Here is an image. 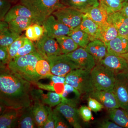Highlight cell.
Segmentation results:
<instances>
[{"instance_id":"6da1fadb","label":"cell","mask_w":128,"mask_h":128,"mask_svg":"<svg viewBox=\"0 0 128 128\" xmlns=\"http://www.w3.org/2000/svg\"><path fill=\"white\" fill-rule=\"evenodd\" d=\"M32 84L9 70L7 65H0V109H20L32 105L33 102Z\"/></svg>"},{"instance_id":"7a4b0ae2","label":"cell","mask_w":128,"mask_h":128,"mask_svg":"<svg viewBox=\"0 0 128 128\" xmlns=\"http://www.w3.org/2000/svg\"><path fill=\"white\" fill-rule=\"evenodd\" d=\"M42 56L38 52L15 58L7 65L9 70L32 83L36 84L40 80L36 72V64Z\"/></svg>"},{"instance_id":"3957f363","label":"cell","mask_w":128,"mask_h":128,"mask_svg":"<svg viewBox=\"0 0 128 128\" xmlns=\"http://www.w3.org/2000/svg\"><path fill=\"white\" fill-rule=\"evenodd\" d=\"M19 3L30 9L36 18L37 23L41 25L53 12L65 6L62 0H20Z\"/></svg>"},{"instance_id":"277c9868","label":"cell","mask_w":128,"mask_h":128,"mask_svg":"<svg viewBox=\"0 0 128 128\" xmlns=\"http://www.w3.org/2000/svg\"><path fill=\"white\" fill-rule=\"evenodd\" d=\"M91 71L82 68L76 69L66 76V83L71 85L81 94H88L94 89Z\"/></svg>"},{"instance_id":"5b68a950","label":"cell","mask_w":128,"mask_h":128,"mask_svg":"<svg viewBox=\"0 0 128 128\" xmlns=\"http://www.w3.org/2000/svg\"><path fill=\"white\" fill-rule=\"evenodd\" d=\"M91 77L94 89L110 90L114 87L116 75L102 64H96L91 71Z\"/></svg>"},{"instance_id":"8992f818","label":"cell","mask_w":128,"mask_h":128,"mask_svg":"<svg viewBox=\"0 0 128 128\" xmlns=\"http://www.w3.org/2000/svg\"><path fill=\"white\" fill-rule=\"evenodd\" d=\"M46 59L50 65L51 73L54 75L66 76L72 70L79 68L66 54L50 56Z\"/></svg>"},{"instance_id":"52a82bcc","label":"cell","mask_w":128,"mask_h":128,"mask_svg":"<svg viewBox=\"0 0 128 128\" xmlns=\"http://www.w3.org/2000/svg\"><path fill=\"white\" fill-rule=\"evenodd\" d=\"M52 14L58 20L72 30L80 26L83 16L80 11L66 6L57 9Z\"/></svg>"},{"instance_id":"ba28073f","label":"cell","mask_w":128,"mask_h":128,"mask_svg":"<svg viewBox=\"0 0 128 128\" xmlns=\"http://www.w3.org/2000/svg\"><path fill=\"white\" fill-rule=\"evenodd\" d=\"M113 90L119 102L120 108L128 112V72L116 75Z\"/></svg>"},{"instance_id":"9c48e42d","label":"cell","mask_w":128,"mask_h":128,"mask_svg":"<svg viewBox=\"0 0 128 128\" xmlns=\"http://www.w3.org/2000/svg\"><path fill=\"white\" fill-rule=\"evenodd\" d=\"M34 45L38 52L45 59L63 54L57 40L49 37L45 32L41 39L36 41Z\"/></svg>"},{"instance_id":"30bf717a","label":"cell","mask_w":128,"mask_h":128,"mask_svg":"<svg viewBox=\"0 0 128 128\" xmlns=\"http://www.w3.org/2000/svg\"><path fill=\"white\" fill-rule=\"evenodd\" d=\"M42 25L48 36L54 38L63 35H68L72 30L58 20L52 14L46 18Z\"/></svg>"},{"instance_id":"8fae6325","label":"cell","mask_w":128,"mask_h":128,"mask_svg":"<svg viewBox=\"0 0 128 128\" xmlns=\"http://www.w3.org/2000/svg\"><path fill=\"white\" fill-rule=\"evenodd\" d=\"M66 55L80 68L91 70L96 65L94 57L84 48L80 47Z\"/></svg>"},{"instance_id":"7c38bea8","label":"cell","mask_w":128,"mask_h":128,"mask_svg":"<svg viewBox=\"0 0 128 128\" xmlns=\"http://www.w3.org/2000/svg\"><path fill=\"white\" fill-rule=\"evenodd\" d=\"M99 63L112 72L116 75L128 72V61L120 56L108 52L105 57Z\"/></svg>"},{"instance_id":"4fadbf2b","label":"cell","mask_w":128,"mask_h":128,"mask_svg":"<svg viewBox=\"0 0 128 128\" xmlns=\"http://www.w3.org/2000/svg\"><path fill=\"white\" fill-rule=\"evenodd\" d=\"M77 104L74 102H61L55 108L64 117L70 124L75 128H82L80 124V117Z\"/></svg>"},{"instance_id":"5bb4252c","label":"cell","mask_w":128,"mask_h":128,"mask_svg":"<svg viewBox=\"0 0 128 128\" xmlns=\"http://www.w3.org/2000/svg\"><path fill=\"white\" fill-rule=\"evenodd\" d=\"M88 96L97 100L108 111L120 108L119 102L113 89L110 90L94 89Z\"/></svg>"},{"instance_id":"9a60e30c","label":"cell","mask_w":128,"mask_h":128,"mask_svg":"<svg viewBox=\"0 0 128 128\" xmlns=\"http://www.w3.org/2000/svg\"><path fill=\"white\" fill-rule=\"evenodd\" d=\"M108 23L117 28L120 36L128 38V17L121 10L108 15Z\"/></svg>"},{"instance_id":"2e32d148","label":"cell","mask_w":128,"mask_h":128,"mask_svg":"<svg viewBox=\"0 0 128 128\" xmlns=\"http://www.w3.org/2000/svg\"><path fill=\"white\" fill-rule=\"evenodd\" d=\"M32 96L36 97L42 103L50 107L55 106L63 102L64 98L62 95L55 92L49 91L47 94L44 93L41 89H33Z\"/></svg>"},{"instance_id":"e0dca14e","label":"cell","mask_w":128,"mask_h":128,"mask_svg":"<svg viewBox=\"0 0 128 128\" xmlns=\"http://www.w3.org/2000/svg\"><path fill=\"white\" fill-rule=\"evenodd\" d=\"M32 111L34 121L38 128H42L47 119L48 110L47 106L37 98L33 96Z\"/></svg>"},{"instance_id":"ac0fdd59","label":"cell","mask_w":128,"mask_h":128,"mask_svg":"<svg viewBox=\"0 0 128 128\" xmlns=\"http://www.w3.org/2000/svg\"><path fill=\"white\" fill-rule=\"evenodd\" d=\"M20 109L11 108L0 109V128H16Z\"/></svg>"},{"instance_id":"d6986e66","label":"cell","mask_w":128,"mask_h":128,"mask_svg":"<svg viewBox=\"0 0 128 128\" xmlns=\"http://www.w3.org/2000/svg\"><path fill=\"white\" fill-rule=\"evenodd\" d=\"M85 49L94 57L96 64L100 63L108 53L105 43L99 39L91 41Z\"/></svg>"},{"instance_id":"ffe728a7","label":"cell","mask_w":128,"mask_h":128,"mask_svg":"<svg viewBox=\"0 0 128 128\" xmlns=\"http://www.w3.org/2000/svg\"><path fill=\"white\" fill-rule=\"evenodd\" d=\"M105 44L108 52L119 56L128 53V38L125 37L118 35Z\"/></svg>"},{"instance_id":"44dd1931","label":"cell","mask_w":128,"mask_h":128,"mask_svg":"<svg viewBox=\"0 0 128 128\" xmlns=\"http://www.w3.org/2000/svg\"><path fill=\"white\" fill-rule=\"evenodd\" d=\"M77 28L86 32L89 36L90 41L100 40L101 34L100 26L84 14L82 22Z\"/></svg>"},{"instance_id":"7402d4cb","label":"cell","mask_w":128,"mask_h":128,"mask_svg":"<svg viewBox=\"0 0 128 128\" xmlns=\"http://www.w3.org/2000/svg\"><path fill=\"white\" fill-rule=\"evenodd\" d=\"M32 105L20 109L16 128H34L37 126L32 111Z\"/></svg>"},{"instance_id":"603a6c76","label":"cell","mask_w":128,"mask_h":128,"mask_svg":"<svg viewBox=\"0 0 128 128\" xmlns=\"http://www.w3.org/2000/svg\"><path fill=\"white\" fill-rule=\"evenodd\" d=\"M12 32L9 24L5 21L0 22V46L8 47L21 36Z\"/></svg>"},{"instance_id":"cb8c5ba5","label":"cell","mask_w":128,"mask_h":128,"mask_svg":"<svg viewBox=\"0 0 128 128\" xmlns=\"http://www.w3.org/2000/svg\"><path fill=\"white\" fill-rule=\"evenodd\" d=\"M81 12L100 26L107 22L108 14L106 11L100 6L89 8Z\"/></svg>"},{"instance_id":"d4e9b609","label":"cell","mask_w":128,"mask_h":128,"mask_svg":"<svg viewBox=\"0 0 128 128\" xmlns=\"http://www.w3.org/2000/svg\"><path fill=\"white\" fill-rule=\"evenodd\" d=\"M18 16L32 18L35 20L37 23L36 18L32 12L27 7L20 3L12 7L5 16L4 20L8 23L13 18Z\"/></svg>"},{"instance_id":"484cf974","label":"cell","mask_w":128,"mask_h":128,"mask_svg":"<svg viewBox=\"0 0 128 128\" xmlns=\"http://www.w3.org/2000/svg\"><path fill=\"white\" fill-rule=\"evenodd\" d=\"M10 30L16 33L21 34L30 25L37 23L36 21L32 18L22 16H18L13 18L8 22Z\"/></svg>"},{"instance_id":"4316f807","label":"cell","mask_w":128,"mask_h":128,"mask_svg":"<svg viewBox=\"0 0 128 128\" xmlns=\"http://www.w3.org/2000/svg\"><path fill=\"white\" fill-rule=\"evenodd\" d=\"M64 6L72 8L80 11L82 10L92 6H98V0H62Z\"/></svg>"},{"instance_id":"83f0119b","label":"cell","mask_w":128,"mask_h":128,"mask_svg":"<svg viewBox=\"0 0 128 128\" xmlns=\"http://www.w3.org/2000/svg\"><path fill=\"white\" fill-rule=\"evenodd\" d=\"M110 119L122 128H128V112L123 109L108 110Z\"/></svg>"},{"instance_id":"f1b7e54d","label":"cell","mask_w":128,"mask_h":128,"mask_svg":"<svg viewBox=\"0 0 128 128\" xmlns=\"http://www.w3.org/2000/svg\"><path fill=\"white\" fill-rule=\"evenodd\" d=\"M63 54H68L74 51L79 48L71 37L68 35H63L56 38Z\"/></svg>"},{"instance_id":"f546056e","label":"cell","mask_w":128,"mask_h":128,"mask_svg":"<svg viewBox=\"0 0 128 128\" xmlns=\"http://www.w3.org/2000/svg\"><path fill=\"white\" fill-rule=\"evenodd\" d=\"M100 40L105 44L107 43L119 35L117 28L114 25L107 22L100 26Z\"/></svg>"},{"instance_id":"4dcf8cb0","label":"cell","mask_w":128,"mask_h":128,"mask_svg":"<svg viewBox=\"0 0 128 128\" xmlns=\"http://www.w3.org/2000/svg\"><path fill=\"white\" fill-rule=\"evenodd\" d=\"M68 36L71 37L79 47L84 48L91 41L88 34L77 28L72 30Z\"/></svg>"},{"instance_id":"1f68e13d","label":"cell","mask_w":128,"mask_h":128,"mask_svg":"<svg viewBox=\"0 0 128 128\" xmlns=\"http://www.w3.org/2000/svg\"><path fill=\"white\" fill-rule=\"evenodd\" d=\"M45 30L42 25L34 23L30 25L25 30L26 38L33 42H36L41 39L44 34Z\"/></svg>"},{"instance_id":"d6a6232c","label":"cell","mask_w":128,"mask_h":128,"mask_svg":"<svg viewBox=\"0 0 128 128\" xmlns=\"http://www.w3.org/2000/svg\"><path fill=\"white\" fill-rule=\"evenodd\" d=\"M99 6L106 12L108 15L121 10L125 0H98Z\"/></svg>"},{"instance_id":"836d02e7","label":"cell","mask_w":128,"mask_h":128,"mask_svg":"<svg viewBox=\"0 0 128 128\" xmlns=\"http://www.w3.org/2000/svg\"><path fill=\"white\" fill-rule=\"evenodd\" d=\"M35 69L40 80L45 79L52 74L51 73L49 63L43 56L38 60L36 64Z\"/></svg>"},{"instance_id":"e575fe53","label":"cell","mask_w":128,"mask_h":128,"mask_svg":"<svg viewBox=\"0 0 128 128\" xmlns=\"http://www.w3.org/2000/svg\"><path fill=\"white\" fill-rule=\"evenodd\" d=\"M81 95L77 89L71 85L65 83L64 92L61 95L68 100L67 102H73L78 103Z\"/></svg>"},{"instance_id":"d590c367","label":"cell","mask_w":128,"mask_h":128,"mask_svg":"<svg viewBox=\"0 0 128 128\" xmlns=\"http://www.w3.org/2000/svg\"><path fill=\"white\" fill-rule=\"evenodd\" d=\"M26 37L24 34L21 35L14 42L8 47L9 62L15 58L18 50L23 45Z\"/></svg>"},{"instance_id":"8d00e7d4","label":"cell","mask_w":128,"mask_h":128,"mask_svg":"<svg viewBox=\"0 0 128 128\" xmlns=\"http://www.w3.org/2000/svg\"><path fill=\"white\" fill-rule=\"evenodd\" d=\"M38 52L36 46L32 41L26 37L23 45L18 50L15 58Z\"/></svg>"},{"instance_id":"74e56055","label":"cell","mask_w":128,"mask_h":128,"mask_svg":"<svg viewBox=\"0 0 128 128\" xmlns=\"http://www.w3.org/2000/svg\"><path fill=\"white\" fill-rule=\"evenodd\" d=\"M64 84L53 83L52 84H44L38 82L36 85L40 89L49 91L55 92L58 94L62 95L64 92Z\"/></svg>"},{"instance_id":"f35d334b","label":"cell","mask_w":128,"mask_h":128,"mask_svg":"<svg viewBox=\"0 0 128 128\" xmlns=\"http://www.w3.org/2000/svg\"><path fill=\"white\" fill-rule=\"evenodd\" d=\"M53 114L55 122V128H70L68 124L64 120V116L56 108L53 110Z\"/></svg>"},{"instance_id":"ab89813d","label":"cell","mask_w":128,"mask_h":128,"mask_svg":"<svg viewBox=\"0 0 128 128\" xmlns=\"http://www.w3.org/2000/svg\"><path fill=\"white\" fill-rule=\"evenodd\" d=\"M12 8L9 0H0V20H4L5 16Z\"/></svg>"},{"instance_id":"60d3db41","label":"cell","mask_w":128,"mask_h":128,"mask_svg":"<svg viewBox=\"0 0 128 128\" xmlns=\"http://www.w3.org/2000/svg\"><path fill=\"white\" fill-rule=\"evenodd\" d=\"M92 110L88 107L82 106L78 109L80 117L84 122H88L92 119Z\"/></svg>"},{"instance_id":"b9f144b4","label":"cell","mask_w":128,"mask_h":128,"mask_svg":"<svg viewBox=\"0 0 128 128\" xmlns=\"http://www.w3.org/2000/svg\"><path fill=\"white\" fill-rule=\"evenodd\" d=\"M88 107L92 112L97 113L100 112L104 108V106L96 98L90 96L88 98Z\"/></svg>"},{"instance_id":"7bdbcfd3","label":"cell","mask_w":128,"mask_h":128,"mask_svg":"<svg viewBox=\"0 0 128 128\" xmlns=\"http://www.w3.org/2000/svg\"><path fill=\"white\" fill-rule=\"evenodd\" d=\"M48 110V115L47 119L43 127V128H54L55 122L53 114V110L52 108L49 106H46Z\"/></svg>"},{"instance_id":"ee69618b","label":"cell","mask_w":128,"mask_h":128,"mask_svg":"<svg viewBox=\"0 0 128 128\" xmlns=\"http://www.w3.org/2000/svg\"><path fill=\"white\" fill-rule=\"evenodd\" d=\"M0 65H7L9 62L8 47L0 46Z\"/></svg>"},{"instance_id":"f6af8a7d","label":"cell","mask_w":128,"mask_h":128,"mask_svg":"<svg viewBox=\"0 0 128 128\" xmlns=\"http://www.w3.org/2000/svg\"><path fill=\"white\" fill-rule=\"evenodd\" d=\"M46 78L50 79L52 83L54 84H65L66 83V76H60L52 74Z\"/></svg>"},{"instance_id":"bcb514c9","label":"cell","mask_w":128,"mask_h":128,"mask_svg":"<svg viewBox=\"0 0 128 128\" xmlns=\"http://www.w3.org/2000/svg\"><path fill=\"white\" fill-rule=\"evenodd\" d=\"M99 128H123L114 122L105 120L100 124Z\"/></svg>"},{"instance_id":"7dc6e473","label":"cell","mask_w":128,"mask_h":128,"mask_svg":"<svg viewBox=\"0 0 128 128\" xmlns=\"http://www.w3.org/2000/svg\"><path fill=\"white\" fill-rule=\"evenodd\" d=\"M121 11L123 12L126 16L128 17V2L125 1L124 2L123 6L121 9Z\"/></svg>"},{"instance_id":"c3c4849f","label":"cell","mask_w":128,"mask_h":128,"mask_svg":"<svg viewBox=\"0 0 128 128\" xmlns=\"http://www.w3.org/2000/svg\"><path fill=\"white\" fill-rule=\"evenodd\" d=\"M120 56L123 57L124 58L126 59L128 62V54H123V55H120Z\"/></svg>"},{"instance_id":"681fc988","label":"cell","mask_w":128,"mask_h":128,"mask_svg":"<svg viewBox=\"0 0 128 128\" xmlns=\"http://www.w3.org/2000/svg\"><path fill=\"white\" fill-rule=\"evenodd\" d=\"M125 1L127 2H128V0H125Z\"/></svg>"},{"instance_id":"f907efd6","label":"cell","mask_w":128,"mask_h":128,"mask_svg":"<svg viewBox=\"0 0 128 128\" xmlns=\"http://www.w3.org/2000/svg\"></svg>"}]
</instances>
